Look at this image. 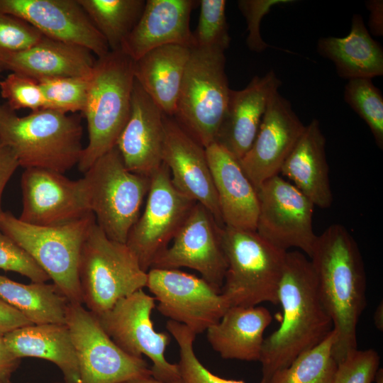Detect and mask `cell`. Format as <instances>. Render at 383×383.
<instances>
[{"instance_id": "7bdbcfd3", "label": "cell", "mask_w": 383, "mask_h": 383, "mask_svg": "<svg viewBox=\"0 0 383 383\" xmlns=\"http://www.w3.org/2000/svg\"><path fill=\"white\" fill-rule=\"evenodd\" d=\"M18 166V162L13 151L0 142V215L3 212L1 198L4 189Z\"/></svg>"}, {"instance_id": "30bf717a", "label": "cell", "mask_w": 383, "mask_h": 383, "mask_svg": "<svg viewBox=\"0 0 383 383\" xmlns=\"http://www.w3.org/2000/svg\"><path fill=\"white\" fill-rule=\"evenodd\" d=\"M66 324L78 360L79 383H122L151 377L143 357L121 350L82 304L70 302Z\"/></svg>"}, {"instance_id": "9a60e30c", "label": "cell", "mask_w": 383, "mask_h": 383, "mask_svg": "<svg viewBox=\"0 0 383 383\" xmlns=\"http://www.w3.org/2000/svg\"><path fill=\"white\" fill-rule=\"evenodd\" d=\"M222 227L204 206L195 203L171 245L156 257L150 268L193 269L221 292L227 269Z\"/></svg>"}, {"instance_id": "7c38bea8", "label": "cell", "mask_w": 383, "mask_h": 383, "mask_svg": "<svg viewBox=\"0 0 383 383\" xmlns=\"http://www.w3.org/2000/svg\"><path fill=\"white\" fill-rule=\"evenodd\" d=\"M195 203L175 188L170 170L162 162L150 177L143 211L126 243L143 271L147 272L156 257L167 248Z\"/></svg>"}, {"instance_id": "7dc6e473", "label": "cell", "mask_w": 383, "mask_h": 383, "mask_svg": "<svg viewBox=\"0 0 383 383\" xmlns=\"http://www.w3.org/2000/svg\"><path fill=\"white\" fill-rule=\"evenodd\" d=\"M122 383H183V382L182 379L178 380V381H174V382H162V381L157 380L153 378L152 377H149L138 379H135L132 381L125 382Z\"/></svg>"}, {"instance_id": "ba28073f", "label": "cell", "mask_w": 383, "mask_h": 383, "mask_svg": "<svg viewBox=\"0 0 383 383\" xmlns=\"http://www.w3.org/2000/svg\"><path fill=\"white\" fill-rule=\"evenodd\" d=\"M224 52L192 48L173 118L206 148L216 141L231 89Z\"/></svg>"}, {"instance_id": "52a82bcc", "label": "cell", "mask_w": 383, "mask_h": 383, "mask_svg": "<svg viewBox=\"0 0 383 383\" xmlns=\"http://www.w3.org/2000/svg\"><path fill=\"white\" fill-rule=\"evenodd\" d=\"M82 181L97 226L110 239L126 243L140 214L150 177L130 172L114 147L94 162Z\"/></svg>"}, {"instance_id": "9c48e42d", "label": "cell", "mask_w": 383, "mask_h": 383, "mask_svg": "<svg viewBox=\"0 0 383 383\" xmlns=\"http://www.w3.org/2000/svg\"><path fill=\"white\" fill-rule=\"evenodd\" d=\"M79 279L82 303L100 314L146 287L148 274L128 245L108 238L95 222L82 245Z\"/></svg>"}, {"instance_id": "d590c367", "label": "cell", "mask_w": 383, "mask_h": 383, "mask_svg": "<svg viewBox=\"0 0 383 383\" xmlns=\"http://www.w3.org/2000/svg\"><path fill=\"white\" fill-rule=\"evenodd\" d=\"M90 75L45 79L38 82L43 91L45 108L69 113H83Z\"/></svg>"}, {"instance_id": "5b68a950", "label": "cell", "mask_w": 383, "mask_h": 383, "mask_svg": "<svg viewBox=\"0 0 383 383\" xmlns=\"http://www.w3.org/2000/svg\"><path fill=\"white\" fill-rule=\"evenodd\" d=\"M227 269L221 294L230 306L278 304V288L287 252L256 231L223 226L221 230Z\"/></svg>"}, {"instance_id": "277c9868", "label": "cell", "mask_w": 383, "mask_h": 383, "mask_svg": "<svg viewBox=\"0 0 383 383\" xmlns=\"http://www.w3.org/2000/svg\"><path fill=\"white\" fill-rule=\"evenodd\" d=\"M134 82V61L121 50L96 60L83 111L89 142L78 163L80 172L115 147L129 116Z\"/></svg>"}, {"instance_id": "c3c4849f", "label": "cell", "mask_w": 383, "mask_h": 383, "mask_svg": "<svg viewBox=\"0 0 383 383\" xmlns=\"http://www.w3.org/2000/svg\"><path fill=\"white\" fill-rule=\"evenodd\" d=\"M11 375L0 371V383H11Z\"/></svg>"}, {"instance_id": "60d3db41", "label": "cell", "mask_w": 383, "mask_h": 383, "mask_svg": "<svg viewBox=\"0 0 383 383\" xmlns=\"http://www.w3.org/2000/svg\"><path fill=\"white\" fill-rule=\"evenodd\" d=\"M294 2L291 0H240L238 6L246 19L248 35L246 44L254 52H260L270 47L260 35V22L271 8L277 4Z\"/></svg>"}, {"instance_id": "d4e9b609", "label": "cell", "mask_w": 383, "mask_h": 383, "mask_svg": "<svg viewBox=\"0 0 383 383\" xmlns=\"http://www.w3.org/2000/svg\"><path fill=\"white\" fill-rule=\"evenodd\" d=\"M314 206L329 208L333 194L326 155V138L319 121L312 120L284 162L280 172Z\"/></svg>"}, {"instance_id": "8d00e7d4", "label": "cell", "mask_w": 383, "mask_h": 383, "mask_svg": "<svg viewBox=\"0 0 383 383\" xmlns=\"http://www.w3.org/2000/svg\"><path fill=\"white\" fill-rule=\"evenodd\" d=\"M0 94L8 106L15 111L21 109L35 111L45 108L39 82L22 74L11 72L1 80Z\"/></svg>"}, {"instance_id": "ac0fdd59", "label": "cell", "mask_w": 383, "mask_h": 383, "mask_svg": "<svg viewBox=\"0 0 383 383\" xmlns=\"http://www.w3.org/2000/svg\"><path fill=\"white\" fill-rule=\"evenodd\" d=\"M0 12L26 21L46 38L84 48L98 58L110 51L77 0H0Z\"/></svg>"}, {"instance_id": "e575fe53", "label": "cell", "mask_w": 383, "mask_h": 383, "mask_svg": "<svg viewBox=\"0 0 383 383\" xmlns=\"http://www.w3.org/2000/svg\"><path fill=\"white\" fill-rule=\"evenodd\" d=\"M166 328L179 347L177 363L183 383H245L243 380L228 379L211 372L199 361L194 350L196 334L186 326L169 320Z\"/></svg>"}, {"instance_id": "ab89813d", "label": "cell", "mask_w": 383, "mask_h": 383, "mask_svg": "<svg viewBox=\"0 0 383 383\" xmlns=\"http://www.w3.org/2000/svg\"><path fill=\"white\" fill-rule=\"evenodd\" d=\"M0 269L21 274L33 282H45L50 279L29 255L1 229Z\"/></svg>"}, {"instance_id": "44dd1931", "label": "cell", "mask_w": 383, "mask_h": 383, "mask_svg": "<svg viewBox=\"0 0 383 383\" xmlns=\"http://www.w3.org/2000/svg\"><path fill=\"white\" fill-rule=\"evenodd\" d=\"M194 0H148L142 15L121 46V50L136 61L149 51L167 45L194 46L189 28Z\"/></svg>"}, {"instance_id": "6da1fadb", "label": "cell", "mask_w": 383, "mask_h": 383, "mask_svg": "<svg viewBox=\"0 0 383 383\" xmlns=\"http://www.w3.org/2000/svg\"><path fill=\"white\" fill-rule=\"evenodd\" d=\"M278 304L283 318L279 327L264 338L259 360L260 383H269L276 372L320 344L333 328L320 297L311 261L299 250L287 252Z\"/></svg>"}, {"instance_id": "8992f818", "label": "cell", "mask_w": 383, "mask_h": 383, "mask_svg": "<svg viewBox=\"0 0 383 383\" xmlns=\"http://www.w3.org/2000/svg\"><path fill=\"white\" fill-rule=\"evenodd\" d=\"M96 222L92 213L56 226H38L10 211L0 215V229L43 270L70 303L82 304L79 265L83 243Z\"/></svg>"}, {"instance_id": "83f0119b", "label": "cell", "mask_w": 383, "mask_h": 383, "mask_svg": "<svg viewBox=\"0 0 383 383\" xmlns=\"http://www.w3.org/2000/svg\"><path fill=\"white\" fill-rule=\"evenodd\" d=\"M10 351L17 357L48 360L61 370L65 383H79L78 360L67 324L30 325L4 335Z\"/></svg>"}, {"instance_id": "836d02e7", "label": "cell", "mask_w": 383, "mask_h": 383, "mask_svg": "<svg viewBox=\"0 0 383 383\" xmlns=\"http://www.w3.org/2000/svg\"><path fill=\"white\" fill-rule=\"evenodd\" d=\"M197 26L192 32L193 48L225 52L230 44L225 0H201Z\"/></svg>"}, {"instance_id": "f546056e", "label": "cell", "mask_w": 383, "mask_h": 383, "mask_svg": "<svg viewBox=\"0 0 383 383\" xmlns=\"http://www.w3.org/2000/svg\"><path fill=\"white\" fill-rule=\"evenodd\" d=\"M0 297L33 324H66L70 304L55 284L19 283L0 275Z\"/></svg>"}, {"instance_id": "2e32d148", "label": "cell", "mask_w": 383, "mask_h": 383, "mask_svg": "<svg viewBox=\"0 0 383 383\" xmlns=\"http://www.w3.org/2000/svg\"><path fill=\"white\" fill-rule=\"evenodd\" d=\"M21 187V221L38 226H56L75 221L89 211L82 178L72 180L63 174L43 168H26Z\"/></svg>"}, {"instance_id": "4fadbf2b", "label": "cell", "mask_w": 383, "mask_h": 383, "mask_svg": "<svg viewBox=\"0 0 383 383\" xmlns=\"http://www.w3.org/2000/svg\"><path fill=\"white\" fill-rule=\"evenodd\" d=\"M257 192V233L279 249L298 248L310 257L318 238L311 201L279 174L262 183Z\"/></svg>"}, {"instance_id": "5bb4252c", "label": "cell", "mask_w": 383, "mask_h": 383, "mask_svg": "<svg viewBox=\"0 0 383 383\" xmlns=\"http://www.w3.org/2000/svg\"><path fill=\"white\" fill-rule=\"evenodd\" d=\"M146 287L159 312L196 335L218 323L230 306L221 292L201 277L178 269L150 268Z\"/></svg>"}, {"instance_id": "3957f363", "label": "cell", "mask_w": 383, "mask_h": 383, "mask_svg": "<svg viewBox=\"0 0 383 383\" xmlns=\"http://www.w3.org/2000/svg\"><path fill=\"white\" fill-rule=\"evenodd\" d=\"M83 128L77 116L42 109L19 116L0 104V142L14 153L19 166L62 174L78 165Z\"/></svg>"}, {"instance_id": "bcb514c9", "label": "cell", "mask_w": 383, "mask_h": 383, "mask_svg": "<svg viewBox=\"0 0 383 383\" xmlns=\"http://www.w3.org/2000/svg\"><path fill=\"white\" fill-rule=\"evenodd\" d=\"M374 323L377 328L379 331L383 329V305L382 301L376 308L374 313Z\"/></svg>"}, {"instance_id": "74e56055", "label": "cell", "mask_w": 383, "mask_h": 383, "mask_svg": "<svg viewBox=\"0 0 383 383\" xmlns=\"http://www.w3.org/2000/svg\"><path fill=\"white\" fill-rule=\"evenodd\" d=\"M43 37L26 21L0 12V72L1 62L6 57L30 48Z\"/></svg>"}, {"instance_id": "603a6c76", "label": "cell", "mask_w": 383, "mask_h": 383, "mask_svg": "<svg viewBox=\"0 0 383 383\" xmlns=\"http://www.w3.org/2000/svg\"><path fill=\"white\" fill-rule=\"evenodd\" d=\"M281 84L275 72L270 70L263 77L255 76L243 89H231L216 142L240 160L251 147L268 101Z\"/></svg>"}, {"instance_id": "1f68e13d", "label": "cell", "mask_w": 383, "mask_h": 383, "mask_svg": "<svg viewBox=\"0 0 383 383\" xmlns=\"http://www.w3.org/2000/svg\"><path fill=\"white\" fill-rule=\"evenodd\" d=\"M333 330L320 344L276 372L269 383H333L338 364L332 355Z\"/></svg>"}, {"instance_id": "f1b7e54d", "label": "cell", "mask_w": 383, "mask_h": 383, "mask_svg": "<svg viewBox=\"0 0 383 383\" xmlns=\"http://www.w3.org/2000/svg\"><path fill=\"white\" fill-rule=\"evenodd\" d=\"M317 51L334 63L342 78L372 79L383 74L382 48L370 36L360 14L353 16L348 35L321 38Z\"/></svg>"}, {"instance_id": "8fae6325", "label": "cell", "mask_w": 383, "mask_h": 383, "mask_svg": "<svg viewBox=\"0 0 383 383\" xmlns=\"http://www.w3.org/2000/svg\"><path fill=\"white\" fill-rule=\"evenodd\" d=\"M155 307V299L142 289L122 298L109 310L94 314L121 350L136 357L145 355L152 361L151 377L166 382L178 381V365L169 362L165 355L171 337L156 331L151 320Z\"/></svg>"}, {"instance_id": "b9f144b4", "label": "cell", "mask_w": 383, "mask_h": 383, "mask_svg": "<svg viewBox=\"0 0 383 383\" xmlns=\"http://www.w3.org/2000/svg\"><path fill=\"white\" fill-rule=\"evenodd\" d=\"M34 325L18 310L0 297V335L17 328Z\"/></svg>"}, {"instance_id": "e0dca14e", "label": "cell", "mask_w": 383, "mask_h": 383, "mask_svg": "<svg viewBox=\"0 0 383 383\" xmlns=\"http://www.w3.org/2000/svg\"><path fill=\"white\" fill-rule=\"evenodd\" d=\"M305 126L290 102L275 91L270 98L257 135L239 160L245 174L256 190L278 175Z\"/></svg>"}, {"instance_id": "ee69618b", "label": "cell", "mask_w": 383, "mask_h": 383, "mask_svg": "<svg viewBox=\"0 0 383 383\" xmlns=\"http://www.w3.org/2000/svg\"><path fill=\"white\" fill-rule=\"evenodd\" d=\"M370 11L369 27L372 33L376 36L383 35V1L370 0L366 2Z\"/></svg>"}, {"instance_id": "4dcf8cb0", "label": "cell", "mask_w": 383, "mask_h": 383, "mask_svg": "<svg viewBox=\"0 0 383 383\" xmlns=\"http://www.w3.org/2000/svg\"><path fill=\"white\" fill-rule=\"evenodd\" d=\"M106 41L110 51L121 50L126 38L139 21L144 0H77Z\"/></svg>"}, {"instance_id": "ffe728a7", "label": "cell", "mask_w": 383, "mask_h": 383, "mask_svg": "<svg viewBox=\"0 0 383 383\" xmlns=\"http://www.w3.org/2000/svg\"><path fill=\"white\" fill-rule=\"evenodd\" d=\"M163 116L135 79L129 116L115 145L130 172L150 177L162 165Z\"/></svg>"}, {"instance_id": "484cf974", "label": "cell", "mask_w": 383, "mask_h": 383, "mask_svg": "<svg viewBox=\"0 0 383 383\" xmlns=\"http://www.w3.org/2000/svg\"><path fill=\"white\" fill-rule=\"evenodd\" d=\"M272 319L270 311L261 306H229L206 330L207 340L223 359L259 361L264 332Z\"/></svg>"}, {"instance_id": "7a4b0ae2", "label": "cell", "mask_w": 383, "mask_h": 383, "mask_svg": "<svg viewBox=\"0 0 383 383\" xmlns=\"http://www.w3.org/2000/svg\"><path fill=\"white\" fill-rule=\"evenodd\" d=\"M321 301L335 333L337 364L357 349V327L366 306V274L357 243L341 224L318 235L309 257Z\"/></svg>"}, {"instance_id": "4316f807", "label": "cell", "mask_w": 383, "mask_h": 383, "mask_svg": "<svg viewBox=\"0 0 383 383\" xmlns=\"http://www.w3.org/2000/svg\"><path fill=\"white\" fill-rule=\"evenodd\" d=\"M191 48L167 45L134 61L135 79L164 114L173 117Z\"/></svg>"}, {"instance_id": "f35d334b", "label": "cell", "mask_w": 383, "mask_h": 383, "mask_svg": "<svg viewBox=\"0 0 383 383\" xmlns=\"http://www.w3.org/2000/svg\"><path fill=\"white\" fill-rule=\"evenodd\" d=\"M379 363L375 350L356 349L338 364L333 383H372Z\"/></svg>"}, {"instance_id": "f907efd6", "label": "cell", "mask_w": 383, "mask_h": 383, "mask_svg": "<svg viewBox=\"0 0 383 383\" xmlns=\"http://www.w3.org/2000/svg\"><path fill=\"white\" fill-rule=\"evenodd\" d=\"M55 383H65V382H55Z\"/></svg>"}, {"instance_id": "d6a6232c", "label": "cell", "mask_w": 383, "mask_h": 383, "mask_svg": "<svg viewBox=\"0 0 383 383\" xmlns=\"http://www.w3.org/2000/svg\"><path fill=\"white\" fill-rule=\"evenodd\" d=\"M345 102L369 126L378 147H383V96L371 79L348 80L344 91Z\"/></svg>"}, {"instance_id": "d6986e66", "label": "cell", "mask_w": 383, "mask_h": 383, "mask_svg": "<svg viewBox=\"0 0 383 383\" xmlns=\"http://www.w3.org/2000/svg\"><path fill=\"white\" fill-rule=\"evenodd\" d=\"M162 160L175 188L204 206L216 223L224 226L206 150L172 117L164 114Z\"/></svg>"}, {"instance_id": "7402d4cb", "label": "cell", "mask_w": 383, "mask_h": 383, "mask_svg": "<svg viewBox=\"0 0 383 383\" xmlns=\"http://www.w3.org/2000/svg\"><path fill=\"white\" fill-rule=\"evenodd\" d=\"M224 226L256 231L257 192L239 160L219 143L205 148Z\"/></svg>"}, {"instance_id": "f6af8a7d", "label": "cell", "mask_w": 383, "mask_h": 383, "mask_svg": "<svg viewBox=\"0 0 383 383\" xmlns=\"http://www.w3.org/2000/svg\"><path fill=\"white\" fill-rule=\"evenodd\" d=\"M21 359L10 351L4 336L0 335V371L11 375L18 368Z\"/></svg>"}, {"instance_id": "681fc988", "label": "cell", "mask_w": 383, "mask_h": 383, "mask_svg": "<svg viewBox=\"0 0 383 383\" xmlns=\"http://www.w3.org/2000/svg\"><path fill=\"white\" fill-rule=\"evenodd\" d=\"M375 383H383V370L382 368H379V370L377 372L375 379H374Z\"/></svg>"}, {"instance_id": "cb8c5ba5", "label": "cell", "mask_w": 383, "mask_h": 383, "mask_svg": "<svg viewBox=\"0 0 383 383\" xmlns=\"http://www.w3.org/2000/svg\"><path fill=\"white\" fill-rule=\"evenodd\" d=\"M89 50L45 36L34 45L11 54L1 70L24 74L38 82L89 75L96 60Z\"/></svg>"}]
</instances>
